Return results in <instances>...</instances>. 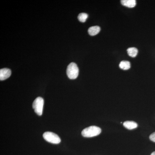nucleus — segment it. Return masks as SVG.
<instances>
[{"label": "nucleus", "mask_w": 155, "mask_h": 155, "mask_svg": "<svg viewBox=\"0 0 155 155\" xmlns=\"http://www.w3.org/2000/svg\"><path fill=\"white\" fill-rule=\"evenodd\" d=\"M101 28L98 26H94L89 28L88 32L89 34L91 36H94L99 33Z\"/></svg>", "instance_id": "nucleus-8"}, {"label": "nucleus", "mask_w": 155, "mask_h": 155, "mask_svg": "<svg viewBox=\"0 0 155 155\" xmlns=\"http://www.w3.org/2000/svg\"><path fill=\"white\" fill-rule=\"evenodd\" d=\"M43 137L46 141L54 144H58L61 142V138L58 135L53 132L49 131L45 132Z\"/></svg>", "instance_id": "nucleus-4"}, {"label": "nucleus", "mask_w": 155, "mask_h": 155, "mask_svg": "<svg viewBox=\"0 0 155 155\" xmlns=\"http://www.w3.org/2000/svg\"><path fill=\"white\" fill-rule=\"evenodd\" d=\"M150 155H155V151L153 152Z\"/></svg>", "instance_id": "nucleus-13"}, {"label": "nucleus", "mask_w": 155, "mask_h": 155, "mask_svg": "<svg viewBox=\"0 0 155 155\" xmlns=\"http://www.w3.org/2000/svg\"><path fill=\"white\" fill-rule=\"evenodd\" d=\"M11 75V69L8 68H3L0 70V80H5L10 77Z\"/></svg>", "instance_id": "nucleus-5"}, {"label": "nucleus", "mask_w": 155, "mask_h": 155, "mask_svg": "<svg viewBox=\"0 0 155 155\" xmlns=\"http://www.w3.org/2000/svg\"><path fill=\"white\" fill-rule=\"evenodd\" d=\"M87 18H88V15L86 13H81L78 17L79 21L82 22H85Z\"/></svg>", "instance_id": "nucleus-11"}, {"label": "nucleus", "mask_w": 155, "mask_h": 155, "mask_svg": "<svg viewBox=\"0 0 155 155\" xmlns=\"http://www.w3.org/2000/svg\"><path fill=\"white\" fill-rule=\"evenodd\" d=\"M119 67L121 69L123 70H128L130 67V62L128 61H122L120 62Z\"/></svg>", "instance_id": "nucleus-9"}, {"label": "nucleus", "mask_w": 155, "mask_h": 155, "mask_svg": "<svg viewBox=\"0 0 155 155\" xmlns=\"http://www.w3.org/2000/svg\"><path fill=\"white\" fill-rule=\"evenodd\" d=\"M149 138L150 139V140H151L152 141L155 142V132L152 134H150V136Z\"/></svg>", "instance_id": "nucleus-12"}, {"label": "nucleus", "mask_w": 155, "mask_h": 155, "mask_svg": "<svg viewBox=\"0 0 155 155\" xmlns=\"http://www.w3.org/2000/svg\"><path fill=\"white\" fill-rule=\"evenodd\" d=\"M101 129L100 127L96 126H91L84 128L81 134L85 137H91L97 136L101 134Z\"/></svg>", "instance_id": "nucleus-1"}, {"label": "nucleus", "mask_w": 155, "mask_h": 155, "mask_svg": "<svg viewBox=\"0 0 155 155\" xmlns=\"http://www.w3.org/2000/svg\"><path fill=\"white\" fill-rule=\"evenodd\" d=\"M123 125L125 128L129 130L135 129L137 127V123L134 121H125L123 123Z\"/></svg>", "instance_id": "nucleus-6"}, {"label": "nucleus", "mask_w": 155, "mask_h": 155, "mask_svg": "<svg viewBox=\"0 0 155 155\" xmlns=\"http://www.w3.org/2000/svg\"><path fill=\"white\" fill-rule=\"evenodd\" d=\"M121 4L122 5L129 8H133L136 5V1L135 0H122Z\"/></svg>", "instance_id": "nucleus-7"}, {"label": "nucleus", "mask_w": 155, "mask_h": 155, "mask_svg": "<svg viewBox=\"0 0 155 155\" xmlns=\"http://www.w3.org/2000/svg\"><path fill=\"white\" fill-rule=\"evenodd\" d=\"M128 55L132 58H135L137 55L138 50L135 48H130L127 50Z\"/></svg>", "instance_id": "nucleus-10"}, {"label": "nucleus", "mask_w": 155, "mask_h": 155, "mask_svg": "<svg viewBox=\"0 0 155 155\" xmlns=\"http://www.w3.org/2000/svg\"><path fill=\"white\" fill-rule=\"evenodd\" d=\"M44 104V101L41 97H38L34 101L32 107L35 113L38 116H41L42 114Z\"/></svg>", "instance_id": "nucleus-3"}, {"label": "nucleus", "mask_w": 155, "mask_h": 155, "mask_svg": "<svg viewBox=\"0 0 155 155\" xmlns=\"http://www.w3.org/2000/svg\"><path fill=\"white\" fill-rule=\"evenodd\" d=\"M67 73L70 79H76L79 73V69L76 64L74 63H70L67 67Z\"/></svg>", "instance_id": "nucleus-2"}]
</instances>
